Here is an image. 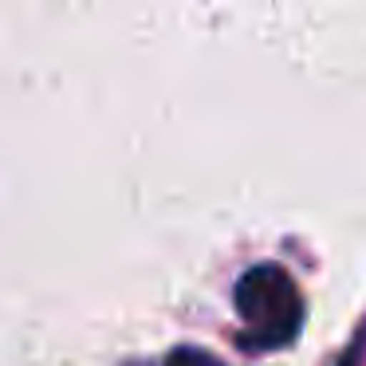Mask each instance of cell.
I'll use <instances>...</instances> for the list:
<instances>
[{
	"instance_id": "cell-2",
	"label": "cell",
	"mask_w": 366,
	"mask_h": 366,
	"mask_svg": "<svg viewBox=\"0 0 366 366\" xmlns=\"http://www.w3.org/2000/svg\"><path fill=\"white\" fill-rule=\"evenodd\" d=\"M166 366H224V362H217L213 355H205V350H197V347H177Z\"/></svg>"
},
{
	"instance_id": "cell-1",
	"label": "cell",
	"mask_w": 366,
	"mask_h": 366,
	"mask_svg": "<svg viewBox=\"0 0 366 366\" xmlns=\"http://www.w3.org/2000/svg\"><path fill=\"white\" fill-rule=\"evenodd\" d=\"M237 315L244 323L240 347L244 350H276L295 342L303 331V295L295 280L280 264H256L237 280Z\"/></svg>"
}]
</instances>
